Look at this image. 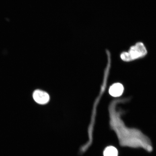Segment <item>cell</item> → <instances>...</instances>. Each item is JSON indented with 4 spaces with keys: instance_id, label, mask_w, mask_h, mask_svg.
<instances>
[{
    "instance_id": "277c9868",
    "label": "cell",
    "mask_w": 156,
    "mask_h": 156,
    "mask_svg": "<svg viewBox=\"0 0 156 156\" xmlns=\"http://www.w3.org/2000/svg\"><path fill=\"white\" fill-rule=\"evenodd\" d=\"M124 91V87L122 84L116 83L113 84L109 89V93L111 96L114 97H120Z\"/></svg>"
},
{
    "instance_id": "5b68a950",
    "label": "cell",
    "mask_w": 156,
    "mask_h": 156,
    "mask_svg": "<svg viewBox=\"0 0 156 156\" xmlns=\"http://www.w3.org/2000/svg\"><path fill=\"white\" fill-rule=\"evenodd\" d=\"M118 150L113 146H108L103 152V156H118Z\"/></svg>"
},
{
    "instance_id": "7a4b0ae2",
    "label": "cell",
    "mask_w": 156,
    "mask_h": 156,
    "mask_svg": "<svg viewBox=\"0 0 156 156\" xmlns=\"http://www.w3.org/2000/svg\"><path fill=\"white\" fill-rule=\"evenodd\" d=\"M147 54V49L145 44L138 42L130 46L127 51L121 52L120 57L122 61L130 62L143 58Z\"/></svg>"
},
{
    "instance_id": "3957f363",
    "label": "cell",
    "mask_w": 156,
    "mask_h": 156,
    "mask_svg": "<svg viewBox=\"0 0 156 156\" xmlns=\"http://www.w3.org/2000/svg\"><path fill=\"white\" fill-rule=\"evenodd\" d=\"M33 97L35 101L40 104H46L50 99L49 96L47 93L40 90L35 91Z\"/></svg>"
},
{
    "instance_id": "6da1fadb",
    "label": "cell",
    "mask_w": 156,
    "mask_h": 156,
    "mask_svg": "<svg viewBox=\"0 0 156 156\" xmlns=\"http://www.w3.org/2000/svg\"><path fill=\"white\" fill-rule=\"evenodd\" d=\"M112 103L110 107V126L116 134L119 143L123 147L142 148L148 152L153 150L151 140L141 131L136 128L127 127L120 119Z\"/></svg>"
}]
</instances>
